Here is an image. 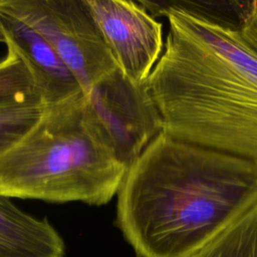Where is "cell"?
Returning a JSON list of instances; mask_svg holds the SVG:
<instances>
[{
	"label": "cell",
	"mask_w": 257,
	"mask_h": 257,
	"mask_svg": "<svg viewBox=\"0 0 257 257\" xmlns=\"http://www.w3.org/2000/svg\"><path fill=\"white\" fill-rule=\"evenodd\" d=\"M116 197V225L140 257H193L257 203V160L162 131Z\"/></svg>",
	"instance_id": "6da1fadb"
},
{
	"label": "cell",
	"mask_w": 257,
	"mask_h": 257,
	"mask_svg": "<svg viewBox=\"0 0 257 257\" xmlns=\"http://www.w3.org/2000/svg\"><path fill=\"white\" fill-rule=\"evenodd\" d=\"M140 2L169 22L163 53L147 79L163 131L257 160V51L240 31L164 1Z\"/></svg>",
	"instance_id": "7a4b0ae2"
},
{
	"label": "cell",
	"mask_w": 257,
	"mask_h": 257,
	"mask_svg": "<svg viewBox=\"0 0 257 257\" xmlns=\"http://www.w3.org/2000/svg\"><path fill=\"white\" fill-rule=\"evenodd\" d=\"M126 171L81 92L46 106L0 157V195L101 206L117 194Z\"/></svg>",
	"instance_id": "3957f363"
},
{
	"label": "cell",
	"mask_w": 257,
	"mask_h": 257,
	"mask_svg": "<svg viewBox=\"0 0 257 257\" xmlns=\"http://www.w3.org/2000/svg\"><path fill=\"white\" fill-rule=\"evenodd\" d=\"M0 10L46 39L84 95L118 68L83 0H0Z\"/></svg>",
	"instance_id": "277c9868"
},
{
	"label": "cell",
	"mask_w": 257,
	"mask_h": 257,
	"mask_svg": "<svg viewBox=\"0 0 257 257\" xmlns=\"http://www.w3.org/2000/svg\"><path fill=\"white\" fill-rule=\"evenodd\" d=\"M85 97L126 170L163 131L147 81L135 82L119 68L92 86Z\"/></svg>",
	"instance_id": "5b68a950"
},
{
	"label": "cell",
	"mask_w": 257,
	"mask_h": 257,
	"mask_svg": "<svg viewBox=\"0 0 257 257\" xmlns=\"http://www.w3.org/2000/svg\"><path fill=\"white\" fill-rule=\"evenodd\" d=\"M122 73L145 83L164 50L163 24L140 1L83 0Z\"/></svg>",
	"instance_id": "8992f818"
},
{
	"label": "cell",
	"mask_w": 257,
	"mask_h": 257,
	"mask_svg": "<svg viewBox=\"0 0 257 257\" xmlns=\"http://www.w3.org/2000/svg\"><path fill=\"white\" fill-rule=\"evenodd\" d=\"M0 41L23 60L46 106L62 102L82 92L75 76L46 39L19 18L2 10Z\"/></svg>",
	"instance_id": "52a82bcc"
},
{
	"label": "cell",
	"mask_w": 257,
	"mask_h": 257,
	"mask_svg": "<svg viewBox=\"0 0 257 257\" xmlns=\"http://www.w3.org/2000/svg\"><path fill=\"white\" fill-rule=\"evenodd\" d=\"M62 238L47 219L19 209L0 195V257H63Z\"/></svg>",
	"instance_id": "ba28073f"
},
{
	"label": "cell",
	"mask_w": 257,
	"mask_h": 257,
	"mask_svg": "<svg viewBox=\"0 0 257 257\" xmlns=\"http://www.w3.org/2000/svg\"><path fill=\"white\" fill-rule=\"evenodd\" d=\"M193 257H257V203Z\"/></svg>",
	"instance_id": "9c48e42d"
},
{
	"label": "cell",
	"mask_w": 257,
	"mask_h": 257,
	"mask_svg": "<svg viewBox=\"0 0 257 257\" xmlns=\"http://www.w3.org/2000/svg\"><path fill=\"white\" fill-rule=\"evenodd\" d=\"M169 7L182 10L219 26L232 30H242L252 9L253 1H164Z\"/></svg>",
	"instance_id": "30bf717a"
},
{
	"label": "cell",
	"mask_w": 257,
	"mask_h": 257,
	"mask_svg": "<svg viewBox=\"0 0 257 257\" xmlns=\"http://www.w3.org/2000/svg\"><path fill=\"white\" fill-rule=\"evenodd\" d=\"M45 107L40 97L0 105V157L31 130Z\"/></svg>",
	"instance_id": "8fae6325"
},
{
	"label": "cell",
	"mask_w": 257,
	"mask_h": 257,
	"mask_svg": "<svg viewBox=\"0 0 257 257\" xmlns=\"http://www.w3.org/2000/svg\"><path fill=\"white\" fill-rule=\"evenodd\" d=\"M40 97L33 77L19 55L7 48L0 59V105Z\"/></svg>",
	"instance_id": "7c38bea8"
},
{
	"label": "cell",
	"mask_w": 257,
	"mask_h": 257,
	"mask_svg": "<svg viewBox=\"0 0 257 257\" xmlns=\"http://www.w3.org/2000/svg\"><path fill=\"white\" fill-rule=\"evenodd\" d=\"M254 47H255V49L257 50V32H256V35H255V39H254Z\"/></svg>",
	"instance_id": "4fadbf2b"
}]
</instances>
